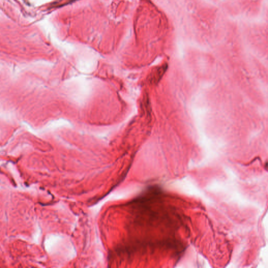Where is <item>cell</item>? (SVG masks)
Wrapping results in <instances>:
<instances>
[{
    "instance_id": "6da1fadb",
    "label": "cell",
    "mask_w": 268,
    "mask_h": 268,
    "mask_svg": "<svg viewBox=\"0 0 268 268\" xmlns=\"http://www.w3.org/2000/svg\"><path fill=\"white\" fill-rule=\"evenodd\" d=\"M167 68V66L164 65L161 67H159L158 69L156 70V71L153 74L152 78H150L151 82L155 83L159 82L161 78L162 77L165 71H166Z\"/></svg>"
}]
</instances>
